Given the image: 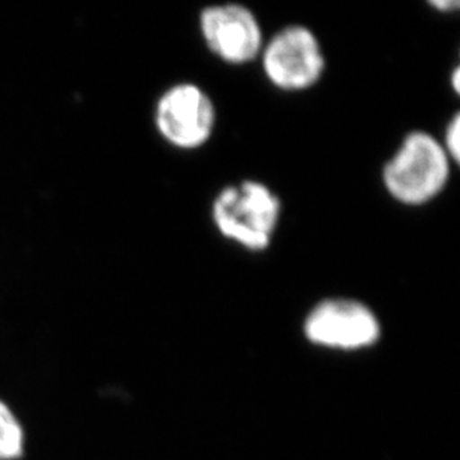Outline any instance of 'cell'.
Wrapping results in <instances>:
<instances>
[{
    "instance_id": "cell-5",
    "label": "cell",
    "mask_w": 460,
    "mask_h": 460,
    "mask_svg": "<svg viewBox=\"0 0 460 460\" xmlns=\"http://www.w3.org/2000/svg\"><path fill=\"white\" fill-rule=\"evenodd\" d=\"M305 334L322 346L358 349L377 341L380 325L374 313L358 301L328 300L308 314Z\"/></svg>"
},
{
    "instance_id": "cell-2",
    "label": "cell",
    "mask_w": 460,
    "mask_h": 460,
    "mask_svg": "<svg viewBox=\"0 0 460 460\" xmlns=\"http://www.w3.org/2000/svg\"><path fill=\"white\" fill-rule=\"evenodd\" d=\"M215 226L243 248H269L280 217V201L260 182L246 181L219 192L212 206Z\"/></svg>"
},
{
    "instance_id": "cell-7",
    "label": "cell",
    "mask_w": 460,
    "mask_h": 460,
    "mask_svg": "<svg viewBox=\"0 0 460 460\" xmlns=\"http://www.w3.org/2000/svg\"><path fill=\"white\" fill-rule=\"evenodd\" d=\"M22 425L8 405L0 402V460H13L22 456Z\"/></svg>"
},
{
    "instance_id": "cell-9",
    "label": "cell",
    "mask_w": 460,
    "mask_h": 460,
    "mask_svg": "<svg viewBox=\"0 0 460 460\" xmlns=\"http://www.w3.org/2000/svg\"><path fill=\"white\" fill-rule=\"evenodd\" d=\"M430 4L434 6V8L441 9V11H452V9L459 8V2L456 0H435V2H430Z\"/></svg>"
},
{
    "instance_id": "cell-4",
    "label": "cell",
    "mask_w": 460,
    "mask_h": 460,
    "mask_svg": "<svg viewBox=\"0 0 460 460\" xmlns=\"http://www.w3.org/2000/svg\"><path fill=\"white\" fill-rule=\"evenodd\" d=\"M155 122L169 144L182 149L199 148L212 136L215 108L201 88L179 84L161 96Z\"/></svg>"
},
{
    "instance_id": "cell-1",
    "label": "cell",
    "mask_w": 460,
    "mask_h": 460,
    "mask_svg": "<svg viewBox=\"0 0 460 460\" xmlns=\"http://www.w3.org/2000/svg\"><path fill=\"white\" fill-rule=\"evenodd\" d=\"M450 176L446 149L423 131L410 133L383 170V182L395 200L425 205L443 191Z\"/></svg>"
},
{
    "instance_id": "cell-8",
    "label": "cell",
    "mask_w": 460,
    "mask_h": 460,
    "mask_svg": "<svg viewBox=\"0 0 460 460\" xmlns=\"http://www.w3.org/2000/svg\"><path fill=\"white\" fill-rule=\"evenodd\" d=\"M446 153L448 158L459 161L460 155V117L455 115L452 122L448 124L447 135H446Z\"/></svg>"
},
{
    "instance_id": "cell-6",
    "label": "cell",
    "mask_w": 460,
    "mask_h": 460,
    "mask_svg": "<svg viewBox=\"0 0 460 460\" xmlns=\"http://www.w3.org/2000/svg\"><path fill=\"white\" fill-rule=\"evenodd\" d=\"M200 29L208 49L228 63H248L262 49L260 22L242 4L208 6L201 13Z\"/></svg>"
},
{
    "instance_id": "cell-3",
    "label": "cell",
    "mask_w": 460,
    "mask_h": 460,
    "mask_svg": "<svg viewBox=\"0 0 460 460\" xmlns=\"http://www.w3.org/2000/svg\"><path fill=\"white\" fill-rule=\"evenodd\" d=\"M262 65L276 87L300 92L319 81L325 58L319 40L307 27L289 26L276 33L265 47Z\"/></svg>"
},
{
    "instance_id": "cell-10",
    "label": "cell",
    "mask_w": 460,
    "mask_h": 460,
    "mask_svg": "<svg viewBox=\"0 0 460 460\" xmlns=\"http://www.w3.org/2000/svg\"><path fill=\"white\" fill-rule=\"evenodd\" d=\"M460 70L455 69V72H453V79L452 84L453 87H455V90H456V93H459V84H460Z\"/></svg>"
}]
</instances>
